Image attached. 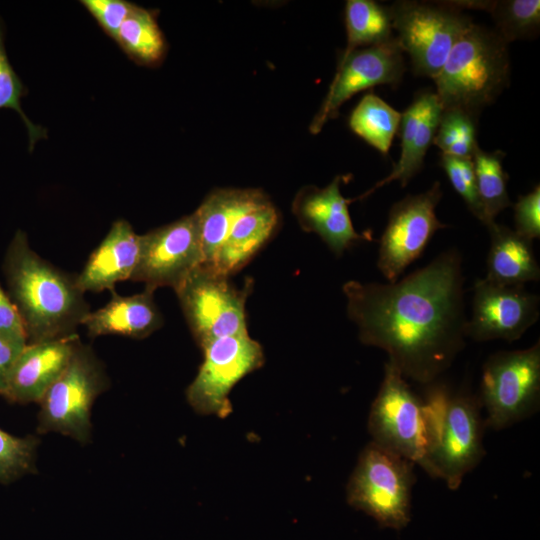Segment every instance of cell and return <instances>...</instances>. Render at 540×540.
Wrapping results in <instances>:
<instances>
[{
  "mask_svg": "<svg viewBox=\"0 0 540 540\" xmlns=\"http://www.w3.org/2000/svg\"><path fill=\"white\" fill-rule=\"evenodd\" d=\"M415 464L373 442L361 451L349 478L350 506L372 517L380 526L400 530L411 519Z\"/></svg>",
  "mask_w": 540,
  "mask_h": 540,
  "instance_id": "5",
  "label": "cell"
},
{
  "mask_svg": "<svg viewBox=\"0 0 540 540\" xmlns=\"http://www.w3.org/2000/svg\"><path fill=\"white\" fill-rule=\"evenodd\" d=\"M371 442L419 465H425L428 429L422 397L414 393L390 362L368 416Z\"/></svg>",
  "mask_w": 540,
  "mask_h": 540,
  "instance_id": "8",
  "label": "cell"
},
{
  "mask_svg": "<svg viewBox=\"0 0 540 540\" xmlns=\"http://www.w3.org/2000/svg\"><path fill=\"white\" fill-rule=\"evenodd\" d=\"M440 166L444 169L454 190L462 197L471 213L485 224V217L477 192L473 159L441 154Z\"/></svg>",
  "mask_w": 540,
  "mask_h": 540,
  "instance_id": "32",
  "label": "cell"
},
{
  "mask_svg": "<svg viewBox=\"0 0 540 540\" xmlns=\"http://www.w3.org/2000/svg\"><path fill=\"white\" fill-rule=\"evenodd\" d=\"M250 286L238 289L228 276L200 265L175 289L201 348L218 338L248 334L245 303Z\"/></svg>",
  "mask_w": 540,
  "mask_h": 540,
  "instance_id": "10",
  "label": "cell"
},
{
  "mask_svg": "<svg viewBox=\"0 0 540 540\" xmlns=\"http://www.w3.org/2000/svg\"><path fill=\"white\" fill-rule=\"evenodd\" d=\"M509 75L507 43L496 31L472 23L433 80L442 110L458 109L478 118L506 88Z\"/></svg>",
  "mask_w": 540,
  "mask_h": 540,
  "instance_id": "4",
  "label": "cell"
},
{
  "mask_svg": "<svg viewBox=\"0 0 540 540\" xmlns=\"http://www.w3.org/2000/svg\"><path fill=\"white\" fill-rule=\"evenodd\" d=\"M404 71L403 52L395 37L340 58L326 98L310 124V132L319 133L328 120L338 115L341 105L356 93L377 85H396Z\"/></svg>",
  "mask_w": 540,
  "mask_h": 540,
  "instance_id": "15",
  "label": "cell"
},
{
  "mask_svg": "<svg viewBox=\"0 0 540 540\" xmlns=\"http://www.w3.org/2000/svg\"><path fill=\"white\" fill-rule=\"evenodd\" d=\"M114 41L131 61L140 66L160 65L167 52L156 11L138 5L121 25Z\"/></svg>",
  "mask_w": 540,
  "mask_h": 540,
  "instance_id": "24",
  "label": "cell"
},
{
  "mask_svg": "<svg viewBox=\"0 0 540 540\" xmlns=\"http://www.w3.org/2000/svg\"><path fill=\"white\" fill-rule=\"evenodd\" d=\"M80 3L113 40L136 5L126 0H82Z\"/></svg>",
  "mask_w": 540,
  "mask_h": 540,
  "instance_id": "33",
  "label": "cell"
},
{
  "mask_svg": "<svg viewBox=\"0 0 540 540\" xmlns=\"http://www.w3.org/2000/svg\"><path fill=\"white\" fill-rule=\"evenodd\" d=\"M267 196L258 189H217L194 212L197 218L203 266H209L235 220Z\"/></svg>",
  "mask_w": 540,
  "mask_h": 540,
  "instance_id": "22",
  "label": "cell"
},
{
  "mask_svg": "<svg viewBox=\"0 0 540 540\" xmlns=\"http://www.w3.org/2000/svg\"><path fill=\"white\" fill-rule=\"evenodd\" d=\"M278 222V212L267 197L235 220L214 260L205 267L228 277L236 273L269 240Z\"/></svg>",
  "mask_w": 540,
  "mask_h": 540,
  "instance_id": "21",
  "label": "cell"
},
{
  "mask_svg": "<svg viewBox=\"0 0 540 540\" xmlns=\"http://www.w3.org/2000/svg\"><path fill=\"white\" fill-rule=\"evenodd\" d=\"M441 113L442 106L435 92L422 90L416 93L411 104L401 114L399 161L393 166L388 176L351 201L366 198L392 181H398L402 187H405L423 167L424 158L433 143Z\"/></svg>",
  "mask_w": 540,
  "mask_h": 540,
  "instance_id": "18",
  "label": "cell"
},
{
  "mask_svg": "<svg viewBox=\"0 0 540 540\" xmlns=\"http://www.w3.org/2000/svg\"><path fill=\"white\" fill-rule=\"evenodd\" d=\"M504 155L501 151L486 152L478 146L472 157L485 226L494 222L502 210L511 206L506 186L508 178L502 167Z\"/></svg>",
  "mask_w": 540,
  "mask_h": 540,
  "instance_id": "27",
  "label": "cell"
},
{
  "mask_svg": "<svg viewBox=\"0 0 540 540\" xmlns=\"http://www.w3.org/2000/svg\"><path fill=\"white\" fill-rule=\"evenodd\" d=\"M343 292L360 341L384 350L406 380L436 381L465 346L464 275L455 248L396 282L351 280Z\"/></svg>",
  "mask_w": 540,
  "mask_h": 540,
  "instance_id": "1",
  "label": "cell"
},
{
  "mask_svg": "<svg viewBox=\"0 0 540 540\" xmlns=\"http://www.w3.org/2000/svg\"><path fill=\"white\" fill-rule=\"evenodd\" d=\"M539 296L524 285H502L477 279L465 336L475 341L518 340L539 318Z\"/></svg>",
  "mask_w": 540,
  "mask_h": 540,
  "instance_id": "14",
  "label": "cell"
},
{
  "mask_svg": "<svg viewBox=\"0 0 540 540\" xmlns=\"http://www.w3.org/2000/svg\"><path fill=\"white\" fill-rule=\"evenodd\" d=\"M442 197L440 182L425 192L407 195L392 205L388 223L380 239L377 267L389 283L418 259L434 233L446 228L435 214Z\"/></svg>",
  "mask_w": 540,
  "mask_h": 540,
  "instance_id": "12",
  "label": "cell"
},
{
  "mask_svg": "<svg viewBox=\"0 0 540 540\" xmlns=\"http://www.w3.org/2000/svg\"><path fill=\"white\" fill-rule=\"evenodd\" d=\"M201 349L204 359L186 397L197 413L224 418L232 411L229 393L263 365V349L248 334L218 338Z\"/></svg>",
  "mask_w": 540,
  "mask_h": 540,
  "instance_id": "11",
  "label": "cell"
},
{
  "mask_svg": "<svg viewBox=\"0 0 540 540\" xmlns=\"http://www.w3.org/2000/svg\"><path fill=\"white\" fill-rule=\"evenodd\" d=\"M27 94V87L8 58L5 47V27L0 17V109H11L19 114L27 129L29 151L32 152L39 140L47 138V130L34 124L23 111L21 99Z\"/></svg>",
  "mask_w": 540,
  "mask_h": 540,
  "instance_id": "30",
  "label": "cell"
},
{
  "mask_svg": "<svg viewBox=\"0 0 540 540\" xmlns=\"http://www.w3.org/2000/svg\"><path fill=\"white\" fill-rule=\"evenodd\" d=\"M200 231L195 213L140 235L137 266L130 280L154 290H174L202 264Z\"/></svg>",
  "mask_w": 540,
  "mask_h": 540,
  "instance_id": "13",
  "label": "cell"
},
{
  "mask_svg": "<svg viewBox=\"0 0 540 540\" xmlns=\"http://www.w3.org/2000/svg\"><path fill=\"white\" fill-rule=\"evenodd\" d=\"M347 46L341 58L361 47H369L394 39L389 6L372 0H348L345 6Z\"/></svg>",
  "mask_w": 540,
  "mask_h": 540,
  "instance_id": "25",
  "label": "cell"
},
{
  "mask_svg": "<svg viewBox=\"0 0 540 540\" xmlns=\"http://www.w3.org/2000/svg\"><path fill=\"white\" fill-rule=\"evenodd\" d=\"M25 346L11 343L0 337V395L5 394L13 364Z\"/></svg>",
  "mask_w": 540,
  "mask_h": 540,
  "instance_id": "36",
  "label": "cell"
},
{
  "mask_svg": "<svg viewBox=\"0 0 540 540\" xmlns=\"http://www.w3.org/2000/svg\"><path fill=\"white\" fill-rule=\"evenodd\" d=\"M425 387L428 451L423 470L457 490L485 454L482 407L477 396L438 380Z\"/></svg>",
  "mask_w": 540,
  "mask_h": 540,
  "instance_id": "3",
  "label": "cell"
},
{
  "mask_svg": "<svg viewBox=\"0 0 540 540\" xmlns=\"http://www.w3.org/2000/svg\"><path fill=\"white\" fill-rule=\"evenodd\" d=\"M401 122V113L374 93L365 94L349 118L350 129L387 155Z\"/></svg>",
  "mask_w": 540,
  "mask_h": 540,
  "instance_id": "26",
  "label": "cell"
},
{
  "mask_svg": "<svg viewBox=\"0 0 540 540\" xmlns=\"http://www.w3.org/2000/svg\"><path fill=\"white\" fill-rule=\"evenodd\" d=\"M107 387L100 360L79 342L65 370L39 401L38 432H59L85 443L91 433L92 404Z\"/></svg>",
  "mask_w": 540,
  "mask_h": 540,
  "instance_id": "9",
  "label": "cell"
},
{
  "mask_svg": "<svg viewBox=\"0 0 540 540\" xmlns=\"http://www.w3.org/2000/svg\"><path fill=\"white\" fill-rule=\"evenodd\" d=\"M497 34L509 42L536 36L540 26L539 0L493 1L489 11Z\"/></svg>",
  "mask_w": 540,
  "mask_h": 540,
  "instance_id": "28",
  "label": "cell"
},
{
  "mask_svg": "<svg viewBox=\"0 0 540 540\" xmlns=\"http://www.w3.org/2000/svg\"><path fill=\"white\" fill-rule=\"evenodd\" d=\"M478 399L485 427L496 431L535 414L540 406V343L490 355L482 368Z\"/></svg>",
  "mask_w": 540,
  "mask_h": 540,
  "instance_id": "6",
  "label": "cell"
},
{
  "mask_svg": "<svg viewBox=\"0 0 540 540\" xmlns=\"http://www.w3.org/2000/svg\"><path fill=\"white\" fill-rule=\"evenodd\" d=\"M8 295L23 321L27 344L77 335L90 312L76 276L41 258L17 230L5 254Z\"/></svg>",
  "mask_w": 540,
  "mask_h": 540,
  "instance_id": "2",
  "label": "cell"
},
{
  "mask_svg": "<svg viewBox=\"0 0 540 540\" xmlns=\"http://www.w3.org/2000/svg\"><path fill=\"white\" fill-rule=\"evenodd\" d=\"M395 40L415 74L434 79L473 23L447 2L396 1L389 6Z\"/></svg>",
  "mask_w": 540,
  "mask_h": 540,
  "instance_id": "7",
  "label": "cell"
},
{
  "mask_svg": "<svg viewBox=\"0 0 540 540\" xmlns=\"http://www.w3.org/2000/svg\"><path fill=\"white\" fill-rule=\"evenodd\" d=\"M477 124V117L462 110H442L433 144L441 150V154L472 158L479 146Z\"/></svg>",
  "mask_w": 540,
  "mask_h": 540,
  "instance_id": "29",
  "label": "cell"
},
{
  "mask_svg": "<svg viewBox=\"0 0 540 540\" xmlns=\"http://www.w3.org/2000/svg\"><path fill=\"white\" fill-rule=\"evenodd\" d=\"M0 337L17 345H27V335L19 311L0 285Z\"/></svg>",
  "mask_w": 540,
  "mask_h": 540,
  "instance_id": "35",
  "label": "cell"
},
{
  "mask_svg": "<svg viewBox=\"0 0 540 540\" xmlns=\"http://www.w3.org/2000/svg\"><path fill=\"white\" fill-rule=\"evenodd\" d=\"M38 440L15 437L0 429V483H9L34 470Z\"/></svg>",
  "mask_w": 540,
  "mask_h": 540,
  "instance_id": "31",
  "label": "cell"
},
{
  "mask_svg": "<svg viewBox=\"0 0 540 540\" xmlns=\"http://www.w3.org/2000/svg\"><path fill=\"white\" fill-rule=\"evenodd\" d=\"M514 208L515 231L533 241L540 237V187L518 197Z\"/></svg>",
  "mask_w": 540,
  "mask_h": 540,
  "instance_id": "34",
  "label": "cell"
},
{
  "mask_svg": "<svg viewBox=\"0 0 540 540\" xmlns=\"http://www.w3.org/2000/svg\"><path fill=\"white\" fill-rule=\"evenodd\" d=\"M486 227L490 235L486 279L502 285L538 281L540 267L533 251V241L495 221Z\"/></svg>",
  "mask_w": 540,
  "mask_h": 540,
  "instance_id": "23",
  "label": "cell"
},
{
  "mask_svg": "<svg viewBox=\"0 0 540 540\" xmlns=\"http://www.w3.org/2000/svg\"><path fill=\"white\" fill-rule=\"evenodd\" d=\"M79 342L75 335L28 343L13 364L3 396L17 403L39 402L65 370Z\"/></svg>",
  "mask_w": 540,
  "mask_h": 540,
  "instance_id": "17",
  "label": "cell"
},
{
  "mask_svg": "<svg viewBox=\"0 0 540 540\" xmlns=\"http://www.w3.org/2000/svg\"><path fill=\"white\" fill-rule=\"evenodd\" d=\"M154 290L121 296L111 291L110 301L96 311H90L82 325L90 337L121 335L142 339L159 329L162 315L153 298Z\"/></svg>",
  "mask_w": 540,
  "mask_h": 540,
  "instance_id": "20",
  "label": "cell"
},
{
  "mask_svg": "<svg viewBox=\"0 0 540 540\" xmlns=\"http://www.w3.org/2000/svg\"><path fill=\"white\" fill-rule=\"evenodd\" d=\"M140 252V235L125 219L113 222L109 232L90 254L81 273L76 276L85 293L114 290L118 282L131 279Z\"/></svg>",
  "mask_w": 540,
  "mask_h": 540,
  "instance_id": "19",
  "label": "cell"
},
{
  "mask_svg": "<svg viewBox=\"0 0 540 540\" xmlns=\"http://www.w3.org/2000/svg\"><path fill=\"white\" fill-rule=\"evenodd\" d=\"M340 182L341 177L337 176L324 188L303 187L292 205L301 228L318 234L335 255L359 241H373L370 234L355 231L348 210L351 199L342 196Z\"/></svg>",
  "mask_w": 540,
  "mask_h": 540,
  "instance_id": "16",
  "label": "cell"
}]
</instances>
